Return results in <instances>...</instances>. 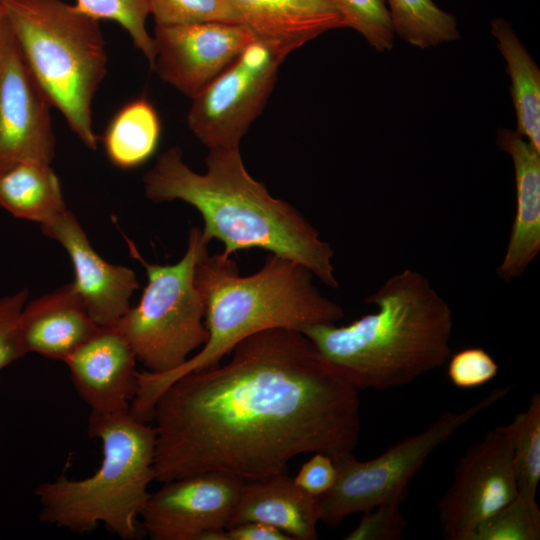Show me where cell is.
I'll list each match as a JSON object with an SVG mask.
<instances>
[{
    "mask_svg": "<svg viewBox=\"0 0 540 540\" xmlns=\"http://www.w3.org/2000/svg\"><path fill=\"white\" fill-rule=\"evenodd\" d=\"M394 33L421 49L459 38L453 14L433 0H387Z\"/></svg>",
    "mask_w": 540,
    "mask_h": 540,
    "instance_id": "603a6c76",
    "label": "cell"
},
{
    "mask_svg": "<svg viewBox=\"0 0 540 540\" xmlns=\"http://www.w3.org/2000/svg\"><path fill=\"white\" fill-rule=\"evenodd\" d=\"M137 358L114 327H100L64 361L90 415L130 411L138 390Z\"/></svg>",
    "mask_w": 540,
    "mask_h": 540,
    "instance_id": "9a60e30c",
    "label": "cell"
},
{
    "mask_svg": "<svg viewBox=\"0 0 540 540\" xmlns=\"http://www.w3.org/2000/svg\"><path fill=\"white\" fill-rule=\"evenodd\" d=\"M497 145L512 159L516 211L503 260L496 269L506 283L520 277L540 251V151L517 131L499 129Z\"/></svg>",
    "mask_w": 540,
    "mask_h": 540,
    "instance_id": "2e32d148",
    "label": "cell"
},
{
    "mask_svg": "<svg viewBox=\"0 0 540 540\" xmlns=\"http://www.w3.org/2000/svg\"><path fill=\"white\" fill-rule=\"evenodd\" d=\"M40 227L69 255L74 270L72 285L94 322L100 327L114 325L129 310L131 297L139 288L135 272L104 260L68 209Z\"/></svg>",
    "mask_w": 540,
    "mask_h": 540,
    "instance_id": "5bb4252c",
    "label": "cell"
},
{
    "mask_svg": "<svg viewBox=\"0 0 540 540\" xmlns=\"http://www.w3.org/2000/svg\"><path fill=\"white\" fill-rule=\"evenodd\" d=\"M500 426L512 448L518 493L536 498L540 481V394L533 393L527 408Z\"/></svg>",
    "mask_w": 540,
    "mask_h": 540,
    "instance_id": "cb8c5ba5",
    "label": "cell"
},
{
    "mask_svg": "<svg viewBox=\"0 0 540 540\" xmlns=\"http://www.w3.org/2000/svg\"><path fill=\"white\" fill-rule=\"evenodd\" d=\"M491 32L507 64L516 131L540 151V70L509 22L492 20Z\"/></svg>",
    "mask_w": 540,
    "mask_h": 540,
    "instance_id": "44dd1931",
    "label": "cell"
},
{
    "mask_svg": "<svg viewBox=\"0 0 540 540\" xmlns=\"http://www.w3.org/2000/svg\"><path fill=\"white\" fill-rule=\"evenodd\" d=\"M205 164V173H197L184 162L180 147L168 148L143 176L146 197L193 206L203 219V236L220 241L225 256L260 248L296 261L326 286L338 287L331 245L295 207L273 197L248 173L240 147L209 149Z\"/></svg>",
    "mask_w": 540,
    "mask_h": 540,
    "instance_id": "7a4b0ae2",
    "label": "cell"
},
{
    "mask_svg": "<svg viewBox=\"0 0 540 540\" xmlns=\"http://www.w3.org/2000/svg\"><path fill=\"white\" fill-rule=\"evenodd\" d=\"M29 291L23 288L0 298V371L26 355L23 349L19 318Z\"/></svg>",
    "mask_w": 540,
    "mask_h": 540,
    "instance_id": "4dcf8cb0",
    "label": "cell"
},
{
    "mask_svg": "<svg viewBox=\"0 0 540 540\" xmlns=\"http://www.w3.org/2000/svg\"><path fill=\"white\" fill-rule=\"evenodd\" d=\"M408 493L394 495L363 512L359 524L345 540H400L407 526L401 506Z\"/></svg>",
    "mask_w": 540,
    "mask_h": 540,
    "instance_id": "f1b7e54d",
    "label": "cell"
},
{
    "mask_svg": "<svg viewBox=\"0 0 540 540\" xmlns=\"http://www.w3.org/2000/svg\"><path fill=\"white\" fill-rule=\"evenodd\" d=\"M305 42L261 37L210 85L193 97L187 124L208 150L240 147L243 136L263 111L286 57Z\"/></svg>",
    "mask_w": 540,
    "mask_h": 540,
    "instance_id": "9c48e42d",
    "label": "cell"
},
{
    "mask_svg": "<svg viewBox=\"0 0 540 540\" xmlns=\"http://www.w3.org/2000/svg\"><path fill=\"white\" fill-rule=\"evenodd\" d=\"M540 508L536 498L520 493L483 520L469 540H539Z\"/></svg>",
    "mask_w": 540,
    "mask_h": 540,
    "instance_id": "d4e9b609",
    "label": "cell"
},
{
    "mask_svg": "<svg viewBox=\"0 0 540 540\" xmlns=\"http://www.w3.org/2000/svg\"><path fill=\"white\" fill-rule=\"evenodd\" d=\"M260 37L295 38L307 43L322 33L347 28L337 0H226Z\"/></svg>",
    "mask_w": 540,
    "mask_h": 540,
    "instance_id": "d6986e66",
    "label": "cell"
},
{
    "mask_svg": "<svg viewBox=\"0 0 540 540\" xmlns=\"http://www.w3.org/2000/svg\"><path fill=\"white\" fill-rule=\"evenodd\" d=\"M336 476L333 459L323 453H313L301 466L294 481L305 492L318 497L334 485Z\"/></svg>",
    "mask_w": 540,
    "mask_h": 540,
    "instance_id": "1f68e13d",
    "label": "cell"
},
{
    "mask_svg": "<svg viewBox=\"0 0 540 540\" xmlns=\"http://www.w3.org/2000/svg\"><path fill=\"white\" fill-rule=\"evenodd\" d=\"M447 363V375L458 388L482 386L493 380L499 371L494 358L480 347L465 348L451 354Z\"/></svg>",
    "mask_w": 540,
    "mask_h": 540,
    "instance_id": "f546056e",
    "label": "cell"
},
{
    "mask_svg": "<svg viewBox=\"0 0 540 540\" xmlns=\"http://www.w3.org/2000/svg\"><path fill=\"white\" fill-rule=\"evenodd\" d=\"M0 206L40 225L67 210L51 164L37 161L19 162L0 172Z\"/></svg>",
    "mask_w": 540,
    "mask_h": 540,
    "instance_id": "ffe728a7",
    "label": "cell"
},
{
    "mask_svg": "<svg viewBox=\"0 0 540 540\" xmlns=\"http://www.w3.org/2000/svg\"><path fill=\"white\" fill-rule=\"evenodd\" d=\"M209 243L201 228L191 227L183 257L175 264L160 265L148 263L128 241L131 255L145 268L147 284L138 304L112 326L149 373L164 374L180 367L208 340L196 268Z\"/></svg>",
    "mask_w": 540,
    "mask_h": 540,
    "instance_id": "52a82bcc",
    "label": "cell"
},
{
    "mask_svg": "<svg viewBox=\"0 0 540 540\" xmlns=\"http://www.w3.org/2000/svg\"><path fill=\"white\" fill-rule=\"evenodd\" d=\"M319 521L318 497L305 492L283 471L244 481L229 526L259 522L292 540H316Z\"/></svg>",
    "mask_w": 540,
    "mask_h": 540,
    "instance_id": "ac0fdd59",
    "label": "cell"
},
{
    "mask_svg": "<svg viewBox=\"0 0 540 540\" xmlns=\"http://www.w3.org/2000/svg\"><path fill=\"white\" fill-rule=\"evenodd\" d=\"M33 77L50 104L96 150L92 104L108 54L100 21L63 0H1Z\"/></svg>",
    "mask_w": 540,
    "mask_h": 540,
    "instance_id": "8992f818",
    "label": "cell"
},
{
    "mask_svg": "<svg viewBox=\"0 0 540 540\" xmlns=\"http://www.w3.org/2000/svg\"><path fill=\"white\" fill-rule=\"evenodd\" d=\"M152 421L156 481L207 472L255 480L304 453L353 454L359 389L300 330L274 328L240 342L227 363L172 382Z\"/></svg>",
    "mask_w": 540,
    "mask_h": 540,
    "instance_id": "6da1fadb",
    "label": "cell"
},
{
    "mask_svg": "<svg viewBox=\"0 0 540 540\" xmlns=\"http://www.w3.org/2000/svg\"><path fill=\"white\" fill-rule=\"evenodd\" d=\"M151 69L164 82L193 98L261 38L245 24L202 22L156 26Z\"/></svg>",
    "mask_w": 540,
    "mask_h": 540,
    "instance_id": "7c38bea8",
    "label": "cell"
},
{
    "mask_svg": "<svg viewBox=\"0 0 540 540\" xmlns=\"http://www.w3.org/2000/svg\"><path fill=\"white\" fill-rule=\"evenodd\" d=\"M147 3L156 26L202 22L245 24L242 14L226 0H147Z\"/></svg>",
    "mask_w": 540,
    "mask_h": 540,
    "instance_id": "4316f807",
    "label": "cell"
},
{
    "mask_svg": "<svg viewBox=\"0 0 540 540\" xmlns=\"http://www.w3.org/2000/svg\"><path fill=\"white\" fill-rule=\"evenodd\" d=\"M161 122L153 104L145 97L124 104L109 121L102 142L112 164L136 168L153 156L159 145Z\"/></svg>",
    "mask_w": 540,
    "mask_h": 540,
    "instance_id": "7402d4cb",
    "label": "cell"
},
{
    "mask_svg": "<svg viewBox=\"0 0 540 540\" xmlns=\"http://www.w3.org/2000/svg\"><path fill=\"white\" fill-rule=\"evenodd\" d=\"M518 493L510 442L500 425L467 447L437 503L442 537L469 540L474 529Z\"/></svg>",
    "mask_w": 540,
    "mask_h": 540,
    "instance_id": "30bf717a",
    "label": "cell"
},
{
    "mask_svg": "<svg viewBox=\"0 0 540 540\" xmlns=\"http://www.w3.org/2000/svg\"><path fill=\"white\" fill-rule=\"evenodd\" d=\"M88 433L102 444L99 468L82 479L61 476L39 484V519L80 534L102 524L122 540L137 539L155 480V428L127 411L89 415Z\"/></svg>",
    "mask_w": 540,
    "mask_h": 540,
    "instance_id": "5b68a950",
    "label": "cell"
},
{
    "mask_svg": "<svg viewBox=\"0 0 540 540\" xmlns=\"http://www.w3.org/2000/svg\"><path fill=\"white\" fill-rule=\"evenodd\" d=\"M243 483L222 472L163 482L142 510L143 530L152 540H202L229 526Z\"/></svg>",
    "mask_w": 540,
    "mask_h": 540,
    "instance_id": "4fadbf2b",
    "label": "cell"
},
{
    "mask_svg": "<svg viewBox=\"0 0 540 540\" xmlns=\"http://www.w3.org/2000/svg\"><path fill=\"white\" fill-rule=\"evenodd\" d=\"M202 540H292L283 531L259 522H246L207 533Z\"/></svg>",
    "mask_w": 540,
    "mask_h": 540,
    "instance_id": "d6a6232c",
    "label": "cell"
},
{
    "mask_svg": "<svg viewBox=\"0 0 540 540\" xmlns=\"http://www.w3.org/2000/svg\"><path fill=\"white\" fill-rule=\"evenodd\" d=\"M74 5L82 13L99 21L118 23L152 67L155 52L153 37L146 28L150 15L147 0H76Z\"/></svg>",
    "mask_w": 540,
    "mask_h": 540,
    "instance_id": "484cf974",
    "label": "cell"
},
{
    "mask_svg": "<svg viewBox=\"0 0 540 540\" xmlns=\"http://www.w3.org/2000/svg\"><path fill=\"white\" fill-rule=\"evenodd\" d=\"M511 388H495L462 411L443 412L425 430L373 459L359 461L350 454L335 460L336 481L318 496L320 521L335 528L350 515L366 512L394 495L408 493L409 483L430 454L471 419L504 399Z\"/></svg>",
    "mask_w": 540,
    "mask_h": 540,
    "instance_id": "ba28073f",
    "label": "cell"
},
{
    "mask_svg": "<svg viewBox=\"0 0 540 540\" xmlns=\"http://www.w3.org/2000/svg\"><path fill=\"white\" fill-rule=\"evenodd\" d=\"M51 107L4 12L0 26V172L24 161L52 163L56 141Z\"/></svg>",
    "mask_w": 540,
    "mask_h": 540,
    "instance_id": "8fae6325",
    "label": "cell"
},
{
    "mask_svg": "<svg viewBox=\"0 0 540 540\" xmlns=\"http://www.w3.org/2000/svg\"><path fill=\"white\" fill-rule=\"evenodd\" d=\"M347 28L359 32L376 50L393 48L395 33L384 0H337Z\"/></svg>",
    "mask_w": 540,
    "mask_h": 540,
    "instance_id": "83f0119b",
    "label": "cell"
},
{
    "mask_svg": "<svg viewBox=\"0 0 540 540\" xmlns=\"http://www.w3.org/2000/svg\"><path fill=\"white\" fill-rule=\"evenodd\" d=\"M3 15H4V9L2 6V1L0 0V26H1Z\"/></svg>",
    "mask_w": 540,
    "mask_h": 540,
    "instance_id": "836d02e7",
    "label": "cell"
},
{
    "mask_svg": "<svg viewBox=\"0 0 540 540\" xmlns=\"http://www.w3.org/2000/svg\"><path fill=\"white\" fill-rule=\"evenodd\" d=\"M99 328L72 283L27 302L19 318L26 354L62 362Z\"/></svg>",
    "mask_w": 540,
    "mask_h": 540,
    "instance_id": "e0dca14e",
    "label": "cell"
},
{
    "mask_svg": "<svg viewBox=\"0 0 540 540\" xmlns=\"http://www.w3.org/2000/svg\"><path fill=\"white\" fill-rule=\"evenodd\" d=\"M366 303L377 310L347 325L300 330L359 390L402 387L447 363L452 310L422 273L390 276Z\"/></svg>",
    "mask_w": 540,
    "mask_h": 540,
    "instance_id": "277c9868",
    "label": "cell"
},
{
    "mask_svg": "<svg viewBox=\"0 0 540 540\" xmlns=\"http://www.w3.org/2000/svg\"><path fill=\"white\" fill-rule=\"evenodd\" d=\"M196 283L205 304L208 340L168 373L139 372L130 411L141 421H152L158 397L172 382L219 364L248 337L274 328L336 324L344 317L343 308L322 295L305 266L275 254L256 273L242 276L231 256L207 253L197 265Z\"/></svg>",
    "mask_w": 540,
    "mask_h": 540,
    "instance_id": "3957f363",
    "label": "cell"
}]
</instances>
